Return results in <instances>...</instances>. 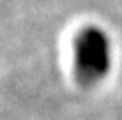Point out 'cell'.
Listing matches in <instances>:
<instances>
[{"label":"cell","instance_id":"1","mask_svg":"<svg viewBox=\"0 0 122 120\" xmlns=\"http://www.w3.org/2000/svg\"><path fill=\"white\" fill-rule=\"evenodd\" d=\"M75 75L86 87H92L107 77L112 64V43L99 26H86L73 43Z\"/></svg>","mask_w":122,"mask_h":120}]
</instances>
